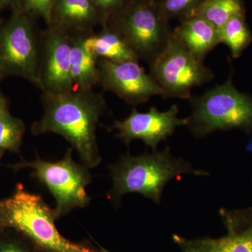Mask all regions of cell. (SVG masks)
<instances>
[{
  "instance_id": "1",
  "label": "cell",
  "mask_w": 252,
  "mask_h": 252,
  "mask_svg": "<svg viewBox=\"0 0 252 252\" xmlns=\"http://www.w3.org/2000/svg\"><path fill=\"white\" fill-rule=\"evenodd\" d=\"M43 115L32 124L34 135L55 133L62 136L77 150L81 162L94 168L101 162L96 131L107 108L102 94L91 90L43 93Z\"/></svg>"
},
{
  "instance_id": "2",
  "label": "cell",
  "mask_w": 252,
  "mask_h": 252,
  "mask_svg": "<svg viewBox=\"0 0 252 252\" xmlns=\"http://www.w3.org/2000/svg\"><path fill=\"white\" fill-rule=\"evenodd\" d=\"M112 188L108 198L116 205L127 193H137L160 204L167 184L185 174L207 176L208 172L196 170L182 158L174 157L169 147L162 152L142 155L124 156L109 166Z\"/></svg>"
},
{
  "instance_id": "3",
  "label": "cell",
  "mask_w": 252,
  "mask_h": 252,
  "mask_svg": "<svg viewBox=\"0 0 252 252\" xmlns=\"http://www.w3.org/2000/svg\"><path fill=\"white\" fill-rule=\"evenodd\" d=\"M56 220L54 209L40 195L30 193L21 185L11 197L0 201V227L21 232L42 251L101 252L64 238L56 228Z\"/></svg>"
},
{
  "instance_id": "4",
  "label": "cell",
  "mask_w": 252,
  "mask_h": 252,
  "mask_svg": "<svg viewBox=\"0 0 252 252\" xmlns=\"http://www.w3.org/2000/svg\"><path fill=\"white\" fill-rule=\"evenodd\" d=\"M187 127L197 138L220 130L252 131V96L240 92L230 77L223 84L189 99Z\"/></svg>"
},
{
  "instance_id": "5",
  "label": "cell",
  "mask_w": 252,
  "mask_h": 252,
  "mask_svg": "<svg viewBox=\"0 0 252 252\" xmlns=\"http://www.w3.org/2000/svg\"><path fill=\"white\" fill-rule=\"evenodd\" d=\"M41 33L21 5L0 25V80L22 78L39 88Z\"/></svg>"
},
{
  "instance_id": "6",
  "label": "cell",
  "mask_w": 252,
  "mask_h": 252,
  "mask_svg": "<svg viewBox=\"0 0 252 252\" xmlns=\"http://www.w3.org/2000/svg\"><path fill=\"white\" fill-rule=\"evenodd\" d=\"M73 149H68L62 160L49 162L37 157L32 162H22L16 168H31L33 175L47 187L56 200L54 209L59 219L77 208L90 203L86 187L91 183L89 168L72 158Z\"/></svg>"
},
{
  "instance_id": "7",
  "label": "cell",
  "mask_w": 252,
  "mask_h": 252,
  "mask_svg": "<svg viewBox=\"0 0 252 252\" xmlns=\"http://www.w3.org/2000/svg\"><path fill=\"white\" fill-rule=\"evenodd\" d=\"M107 26L117 31L139 59L149 64L161 54L172 34L168 20L155 4L134 1Z\"/></svg>"
},
{
  "instance_id": "8",
  "label": "cell",
  "mask_w": 252,
  "mask_h": 252,
  "mask_svg": "<svg viewBox=\"0 0 252 252\" xmlns=\"http://www.w3.org/2000/svg\"><path fill=\"white\" fill-rule=\"evenodd\" d=\"M149 74L165 92V99H189L194 87L210 82L213 71L186 49L173 34L161 54L149 63Z\"/></svg>"
},
{
  "instance_id": "9",
  "label": "cell",
  "mask_w": 252,
  "mask_h": 252,
  "mask_svg": "<svg viewBox=\"0 0 252 252\" xmlns=\"http://www.w3.org/2000/svg\"><path fill=\"white\" fill-rule=\"evenodd\" d=\"M99 84L130 105L147 102L153 96L165 98V92L138 61L114 63L99 59Z\"/></svg>"
},
{
  "instance_id": "10",
  "label": "cell",
  "mask_w": 252,
  "mask_h": 252,
  "mask_svg": "<svg viewBox=\"0 0 252 252\" xmlns=\"http://www.w3.org/2000/svg\"><path fill=\"white\" fill-rule=\"evenodd\" d=\"M178 114L177 104L165 112H160L154 107L144 113L133 108L124 120H114L110 129L117 130L118 138L127 146L132 141L140 140L153 152H157L158 144L173 135L177 127L187 126V118L180 119Z\"/></svg>"
},
{
  "instance_id": "11",
  "label": "cell",
  "mask_w": 252,
  "mask_h": 252,
  "mask_svg": "<svg viewBox=\"0 0 252 252\" xmlns=\"http://www.w3.org/2000/svg\"><path fill=\"white\" fill-rule=\"evenodd\" d=\"M72 35L48 26L41 32L39 89L43 93L71 91Z\"/></svg>"
},
{
  "instance_id": "12",
  "label": "cell",
  "mask_w": 252,
  "mask_h": 252,
  "mask_svg": "<svg viewBox=\"0 0 252 252\" xmlns=\"http://www.w3.org/2000/svg\"><path fill=\"white\" fill-rule=\"evenodd\" d=\"M227 234L219 238L188 239L177 234L172 240L182 252H252V207L219 211Z\"/></svg>"
},
{
  "instance_id": "13",
  "label": "cell",
  "mask_w": 252,
  "mask_h": 252,
  "mask_svg": "<svg viewBox=\"0 0 252 252\" xmlns=\"http://www.w3.org/2000/svg\"><path fill=\"white\" fill-rule=\"evenodd\" d=\"M99 25L93 0H56L47 26L70 35H86Z\"/></svg>"
},
{
  "instance_id": "14",
  "label": "cell",
  "mask_w": 252,
  "mask_h": 252,
  "mask_svg": "<svg viewBox=\"0 0 252 252\" xmlns=\"http://www.w3.org/2000/svg\"><path fill=\"white\" fill-rule=\"evenodd\" d=\"M172 34L186 49L202 61L220 44L219 30L198 16L182 19L180 26L172 31Z\"/></svg>"
},
{
  "instance_id": "15",
  "label": "cell",
  "mask_w": 252,
  "mask_h": 252,
  "mask_svg": "<svg viewBox=\"0 0 252 252\" xmlns=\"http://www.w3.org/2000/svg\"><path fill=\"white\" fill-rule=\"evenodd\" d=\"M82 45L88 53L98 60L114 63L140 61L122 36L109 26L102 28L98 33L83 36Z\"/></svg>"
},
{
  "instance_id": "16",
  "label": "cell",
  "mask_w": 252,
  "mask_h": 252,
  "mask_svg": "<svg viewBox=\"0 0 252 252\" xmlns=\"http://www.w3.org/2000/svg\"><path fill=\"white\" fill-rule=\"evenodd\" d=\"M83 36H72L71 79L74 89L91 90L99 84L98 59L84 49Z\"/></svg>"
},
{
  "instance_id": "17",
  "label": "cell",
  "mask_w": 252,
  "mask_h": 252,
  "mask_svg": "<svg viewBox=\"0 0 252 252\" xmlns=\"http://www.w3.org/2000/svg\"><path fill=\"white\" fill-rule=\"evenodd\" d=\"M244 12L243 0H203L187 18H203L219 30L231 18Z\"/></svg>"
},
{
  "instance_id": "18",
  "label": "cell",
  "mask_w": 252,
  "mask_h": 252,
  "mask_svg": "<svg viewBox=\"0 0 252 252\" xmlns=\"http://www.w3.org/2000/svg\"><path fill=\"white\" fill-rule=\"evenodd\" d=\"M220 44L228 46L232 56L237 59L252 41V34L245 21V16L238 15L219 29Z\"/></svg>"
},
{
  "instance_id": "19",
  "label": "cell",
  "mask_w": 252,
  "mask_h": 252,
  "mask_svg": "<svg viewBox=\"0 0 252 252\" xmlns=\"http://www.w3.org/2000/svg\"><path fill=\"white\" fill-rule=\"evenodd\" d=\"M24 132L22 121L6 111L0 117V149L18 152Z\"/></svg>"
},
{
  "instance_id": "20",
  "label": "cell",
  "mask_w": 252,
  "mask_h": 252,
  "mask_svg": "<svg viewBox=\"0 0 252 252\" xmlns=\"http://www.w3.org/2000/svg\"><path fill=\"white\" fill-rule=\"evenodd\" d=\"M203 0H155L154 4L167 20L187 18Z\"/></svg>"
},
{
  "instance_id": "21",
  "label": "cell",
  "mask_w": 252,
  "mask_h": 252,
  "mask_svg": "<svg viewBox=\"0 0 252 252\" xmlns=\"http://www.w3.org/2000/svg\"><path fill=\"white\" fill-rule=\"evenodd\" d=\"M98 15L102 28L108 26L111 21L125 9L132 0H93Z\"/></svg>"
},
{
  "instance_id": "22",
  "label": "cell",
  "mask_w": 252,
  "mask_h": 252,
  "mask_svg": "<svg viewBox=\"0 0 252 252\" xmlns=\"http://www.w3.org/2000/svg\"><path fill=\"white\" fill-rule=\"evenodd\" d=\"M56 0H20V5L31 16L43 18L49 25L51 9Z\"/></svg>"
},
{
  "instance_id": "23",
  "label": "cell",
  "mask_w": 252,
  "mask_h": 252,
  "mask_svg": "<svg viewBox=\"0 0 252 252\" xmlns=\"http://www.w3.org/2000/svg\"><path fill=\"white\" fill-rule=\"evenodd\" d=\"M0 252H31L21 244L15 242L0 243Z\"/></svg>"
},
{
  "instance_id": "24",
  "label": "cell",
  "mask_w": 252,
  "mask_h": 252,
  "mask_svg": "<svg viewBox=\"0 0 252 252\" xmlns=\"http://www.w3.org/2000/svg\"><path fill=\"white\" fill-rule=\"evenodd\" d=\"M20 4V0H0V11L11 7V9Z\"/></svg>"
},
{
  "instance_id": "25",
  "label": "cell",
  "mask_w": 252,
  "mask_h": 252,
  "mask_svg": "<svg viewBox=\"0 0 252 252\" xmlns=\"http://www.w3.org/2000/svg\"><path fill=\"white\" fill-rule=\"evenodd\" d=\"M8 111L7 105H6V99H5L4 95L0 91V117Z\"/></svg>"
},
{
  "instance_id": "26",
  "label": "cell",
  "mask_w": 252,
  "mask_h": 252,
  "mask_svg": "<svg viewBox=\"0 0 252 252\" xmlns=\"http://www.w3.org/2000/svg\"><path fill=\"white\" fill-rule=\"evenodd\" d=\"M246 150L248 151V152H251V153H252V135L251 137H250L248 145H247Z\"/></svg>"
},
{
  "instance_id": "27",
  "label": "cell",
  "mask_w": 252,
  "mask_h": 252,
  "mask_svg": "<svg viewBox=\"0 0 252 252\" xmlns=\"http://www.w3.org/2000/svg\"><path fill=\"white\" fill-rule=\"evenodd\" d=\"M132 1L140 3H147V4H154L155 0H132Z\"/></svg>"
},
{
  "instance_id": "28",
  "label": "cell",
  "mask_w": 252,
  "mask_h": 252,
  "mask_svg": "<svg viewBox=\"0 0 252 252\" xmlns=\"http://www.w3.org/2000/svg\"><path fill=\"white\" fill-rule=\"evenodd\" d=\"M97 246L99 247V250H100L101 252H109L108 251V250H106V249L102 248V246H100V245H99V244L97 243Z\"/></svg>"
},
{
  "instance_id": "29",
  "label": "cell",
  "mask_w": 252,
  "mask_h": 252,
  "mask_svg": "<svg viewBox=\"0 0 252 252\" xmlns=\"http://www.w3.org/2000/svg\"><path fill=\"white\" fill-rule=\"evenodd\" d=\"M3 152H4V150H2V149H0V159H1V156H2Z\"/></svg>"
},
{
  "instance_id": "30",
  "label": "cell",
  "mask_w": 252,
  "mask_h": 252,
  "mask_svg": "<svg viewBox=\"0 0 252 252\" xmlns=\"http://www.w3.org/2000/svg\"><path fill=\"white\" fill-rule=\"evenodd\" d=\"M3 19L2 18H0V25H1V23H2Z\"/></svg>"
}]
</instances>
